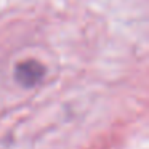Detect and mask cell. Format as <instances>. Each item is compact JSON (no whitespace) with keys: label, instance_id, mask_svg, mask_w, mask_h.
I'll list each match as a JSON object with an SVG mask.
<instances>
[{"label":"cell","instance_id":"6da1fadb","mask_svg":"<svg viewBox=\"0 0 149 149\" xmlns=\"http://www.w3.org/2000/svg\"><path fill=\"white\" fill-rule=\"evenodd\" d=\"M37 64L31 63V64H24L19 68V80L24 82V84H34L36 82V77H40L42 75V71H37L36 72Z\"/></svg>","mask_w":149,"mask_h":149}]
</instances>
